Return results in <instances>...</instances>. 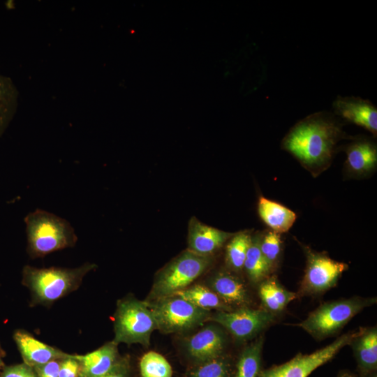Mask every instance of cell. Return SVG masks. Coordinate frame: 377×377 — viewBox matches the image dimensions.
I'll return each instance as SVG.
<instances>
[{
	"label": "cell",
	"mask_w": 377,
	"mask_h": 377,
	"mask_svg": "<svg viewBox=\"0 0 377 377\" xmlns=\"http://www.w3.org/2000/svg\"><path fill=\"white\" fill-rule=\"evenodd\" d=\"M0 377H37L33 367L25 363L5 367Z\"/></svg>",
	"instance_id": "31"
},
{
	"label": "cell",
	"mask_w": 377,
	"mask_h": 377,
	"mask_svg": "<svg viewBox=\"0 0 377 377\" xmlns=\"http://www.w3.org/2000/svg\"><path fill=\"white\" fill-rule=\"evenodd\" d=\"M101 377H133L131 357L128 355L121 356L113 367Z\"/></svg>",
	"instance_id": "29"
},
{
	"label": "cell",
	"mask_w": 377,
	"mask_h": 377,
	"mask_svg": "<svg viewBox=\"0 0 377 377\" xmlns=\"http://www.w3.org/2000/svg\"><path fill=\"white\" fill-rule=\"evenodd\" d=\"M213 263L212 256L198 255L188 249L183 251L156 273L145 300L154 301L186 288L207 272Z\"/></svg>",
	"instance_id": "4"
},
{
	"label": "cell",
	"mask_w": 377,
	"mask_h": 377,
	"mask_svg": "<svg viewBox=\"0 0 377 377\" xmlns=\"http://www.w3.org/2000/svg\"><path fill=\"white\" fill-rule=\"evenodd\" d=\"M251 236L245 232L235 233L226 246L225 261L228 270L239 273L243 270Z\"/></svg>",
	"instance_id": "26"
},
{
	"label": "cell",
	"mask_w": 377,
	"mask_h": 377,
	"mask_svg": "<svg viewBox=\"0 0 377 377\" xmlns=\"http://www.w3.org/2000/svg\"><path fill=\"white\" fill-rule=\"evenodd\" d=\"M18 96L19 91L13 80L0 74V138L15 114Z\"/></svg>",
	"instance_id": "24"
},
{
	"label": "cell",
	"mask_w": 377,
	"mask_h": 377,
	"mask_svg": "<svg viewBox=\"0 0 377 377\" xmlns=\"http://www.w3.org/2000/svg\"><path fill=\"white\" fill-rule=\"evenodd\" d=\"M274 319L275 314L265 309L244 307L212 312L207 322L219 324L236 341L244 342L256 338Z\"/></svg>",
	"instance_id": "10"
},
{
	"label": "cell",
	"mask_w": 377,
	"mask_h": 377,
	"mask_svg": "<svg viewBox=\"0 0 377 377\" xmlns=\"http://www.w3.org/2000/svg\"><path fill=\"white\" fill-rule=\"evenodd\" d=\"M279 233L269 231L260 239V249L263 256L272 268L276 263L281 249Z\"/></svg>",
	"instance_id": "28"
},
{
	"label": "cell",
	"mask_w": 377,
	"mask_h": 377,
	"mask_svg": "<svg viewBox=\"0 0 377 377\" xmlns=\"http://www.w3.org/2000/svg\"><path fill=\"white\" fill-rule=\"evenodd\" d=\"M228 344L227 332L209 321L182 337L180 349L191 366L226 353Z\"/></svg>",
	"instance_id": "8"
},
{
	"label": "cell",
	"mask_w": 377,
	"mask_h": 377,
	"mask_svg": "<svg viewBox=\"0 0 377 377\" xmlns=\"http://www.w3.org/2000/svg\"><path fill=\"white\" fill-rule=\"evenodd\" d=\"M235 361L227 353L213 359L191 365L184 377H233Z\"/></svg>",
	"instance_id": "23"
},
{
	"label": "cell",
	"mask_w": 377,
	"mask_h": 377,
	"mask_svg": "<svg viewBox=\"0 0 377 377\" xmlns=\"http://www.w3.org/2000/svg\"><path fill=\"white\" fill-rule=\"evenodd\" d=\"M80 362L79 377H101L108 373L121 357L118 345L113 341L85 355H76Z\"/></svg>",
	"instance_id": "16"
},
{
	"label": "cell",
	"mask_w": 377,
	"mask_h": 377,
	"mask_svg": "<svg viewBox=\"0 0 377 377\" xmlns=\"http://www.w3.org/2000/svg\"><path fill=\"white\" fill-rule=\"evenodd\" d=\"M376 302V297H362L327 302L311 311L297 325L320 341L339 333L355 316Z\"/></svg>",
	"instance_id": "6"
},
{
	"label": "cell",
	"mask_w": 377,
	"mask_h": 377,
	"mask_svg": "<svg viewBox=\"0 0 377 377\" xmlns=\"http://www.w3.org/2000/svg\"><path fill=\"white\" fill-rule=\"evenodd\" d=\"M338 377H355V376L348 372H343L339 374Z\"/></svg>",
	"instance_id": "34"
},
{
	"label": "cell",
	"mask_w": 377,
	"mask_h": 377,
	"mask_svg": "<svg viewBox=\"0 0 377 377\" xmlns=\"http://www.w3.org/2000/svg\"><path fill=\"white\" fill-rule=\"evenodd\" d=\"M344 135L339 119L320 111L297 122L284 137L281 147L306 168L323 170L330 165L336 145Z\"/></svg>",
	"instance_id": "1"
},
{
	"label": "cell",
	"mask_w": 377,
	"mask_h": 377,
	"mask_svg": "<svg viewBox=\"0 0 377 377\" xmlns=\"http://www.w3.org/2000/svg\"><path fill=\"white\" fill-rule=\"evenodd\" d=\"M232 309L250 307L252 299L244 282L234 272L221 269L212 274L204 283Z\"/></svg>",
	"instance_id": "12"
},
{
	"label": "cell",
	"mask_w": 377,
	"mask_h": 377,
	"mask_svg": "<svg viewBox=\"0 0 377 377\" xmlns=\"http://www.w3.org/2000/svg\"><path fill=\"white\" fill-rule=\"evenodd\" d=\"M13 339L24 363L31 367L53 360H61L71 355L40 341L24 330H15Z\"/></svg>",
	"instance_id": "15"
},
{
	"label": "cell",
	"mask_w": 377,
	"mask_h": 377,
	"mask_svg": "<svg viewBox=\"0 0 377 377\" xmlns=\"http://www.w3.org/2000/svg\"><path fill=\"white\" fill-rule=\"evenodd\" d=\"M80 362L76 355L61 360L59 377H79Z\"/></svg>",
	"instance_id": "30"
},
{
	"label": "cell",
	"mask_w": 377,
	"mask_h": 377,
	"mask_svg": "<svg viewBox=\"0 0 377 377\" xmlns=\"http://www.w3.org/2000/svg\"><path fill=\"white\" fill-rule=\"evenodd\" d=\"M230 233L209 226L193 216L188 222V249L204 256H212L232 236Z\"/></svg>",
	"instance_id": "14"
},
{
	"label": "cell",
	"mask_w": 377,
	"mask_h": 377,
	"mask_svg": "<svg viewBox=\"0 0 377 377\" xmlns=\"http://www.w3.org/2000/svg\"><path fill=\"white\" fill-rule=\"evenodd\" d=\"M113 341L119 345L138 343L148 348L152 332L157 330L153 313L145 300L133 295L119 300L113 316Z\"/></svg>",
	"instance_id": "5"
},
{
	"label": "cell",
	"mask_w": 377,
	"mask_h": 377,
	"mask_svg": "<svg viewBox=\"0 0 377 377\" xmlns=\"http://www.w3.org/2000/svg\"><path fill=\"white\" fill-rule=\"evenodd\" d=\"M27 252L31 258H43L52 252L73 247L77 237L66 219L36 209L24 217Z\"/></svg>",
	"instance_id": "3"
},
{
	"label": "cell",
	"mask_w": 377,
	"mask_h": 377,
	"mask_svg": "<svg viewBox=\"0 0 377 377\" xmlns=\"http://www.w3.org/2000/svg\"><path fill=\"white\" fill-rule=\"evenodd\" d=\"M139 369L142 377H172V369L167 359L156 351H149L140 358Z\"/></svg>",
	"instance_id": "27"
},
{
	"label": "cell",
	"mask_w": 377,
	"mask_h": 377,
	"mask_svg": "<svg viewBox=\"0 0 377 377\" xmlns=\"http://www.w3.org/2000/svg\"><path fill=\"white\" fill-rule=\"evenodd\" d=\"M258 295L265 309L274 314L282 311L297 297V293L283 288L274 276L260 283Z\"/></svg>",
	"instance_id": "20"
},
{
	"label": "cell",
	"mask_w": 377,
	"mask_h": 377,
	"mask_svg": "<svg viewBox=\"0 0 377 377\" xmlns=\"http://www.w3.org/2000/svg\"><path fill=\"white\" fill-rule=\"evenodd\" d=\"M368 377H376V372L369 375Z\"/></svg>",
	"instance_id": "35"
},
{
	"label": "cell",
	"mask_w": 377,
	"mask_h": 377,
	"mask_svg": "<svg viewBox=\"0 0 377 377\" xmlns=\"http://www.w3.org/2000/svg\"><path fill=\"white\" fill-rule=\"evenodd\" d=\"M3 356H4V352L0 346V374L1 373V371L5 367L4 362L3 360Z\"/></svg>",
	"instance_id": "33"
},
{
	"label": "cell",
	"mask_w": 377,
	"mask_h": 377,
	"mask_svg": "<svg viewBox=\"0 0 377 377\" xmlns=\"http://www.w3.org/2000/svg\"><path fill=\"white\" fill-rule=\"evenodd\" d=\"M264 338L259 336L246 345L235 361L233 377H259Z\"/></svg>",
	"instance_id": "22"
},
{
	"label": "cell",
	"mask_w": 377,
	"mask_h": 377,
	"mask_svg": "<svg viewBox=\"0 0 377 377\" xmlns=\"http://www.w3.org/2000/svg\"><path fill=\"white\" fill-rule=\"evenodd\" d=\"M97 265L85 263L75 268H37L25 265L22 283L30 292V306H52L56 301L76 290L84 277Z\"/></svg>",
	"instance_id": "2"
},
{
	"label": "cell",
	"mask_w": 377,
	"mask_h": 377,
	"mask_svg": "<svg viewBox=\"0 0 377 377\" xmlns=\"http://www.w3.org/2000/svg\"><path fill=\"white\" fill-rule=\"evenodd\" d=\"M334 114L377 135V108L369 100L355 96H338L332 103Z\"/></svg>",
	"instance_id": "13"
},
{
	"label": "cell",
	"mask_w": 377,
	"mask_h": 377,
	"mask_svg": "<svg viewBox=\"0 0 377 377\" xmlns=\"http://www.w3.org/2000/svg\"><path fill=\"white\" fill-rule=\"evenodd\" d=\"M359 330L344 334L330 344L310 354L299 353L290 360L261 371L259 377H308L330 361L345 346L350 345Z\"/></svg>",
	"instance_id": "9"
},
{
	"label": "cell",
	"mask_w": 377,
	"mask_h": 377,
	"mask_svg": "<svg viewBox=\"0 0 377 377\" xmlns=\"http://www.w3.org/2000/svg\"><path fill=\"white\" fill-rule=\"evenodd\" d=\"M207 311H230L233 310L205 284L195 283L174 294Z\"/></svg>",
	"instance_id": "21"
},
{
	"label": "cell",
	"mask_w": 377,
	"mask_h": 377,
	"mask_svg": "<svg viewBox=\"0 0 377 377\" xmlns=\"http://www.w3.org/2000/svg\"><path fill=\"white\" fill-rule=\"evenodd\" d=\"M147 302L157 330L165 334H188L207 323L212 313L175 295Z\"/></svg>",
	"instance_id": "7"
},
{
	"label": "cell",
	"mask_w": 377,
	"mask_h": 377,
	"mask_svg": "<svg viewBox=\"0 0 377 377\" xmlns=\"http://www.w3.org/2000/svg\"><path fill=\"white\" fill-rule=\"evenodd\" d=\"M306 252V266L299 294L306 296L323 294L337 285L348 265L334 260L323 253L309 249Z\"/></svg>",
	"instance_id": "11"
},
{
	"label": "cell",
	"mask_w": 377,
	"mask_h": 377,
	"mask_svg": "<svg viewBox=\"0 0 377 377\" xmlns=\"http://www.w3.org/2000/svg\"><path fill=\"white\" fill-rule=\"evenodd\" d=\"M61 360H53L34 368L37 377H59Z\"/></svg>",
	"instance_id": "32"
},
{
	"label": "cell",
	"mask_w": 377,
	"mask_h": 377,
	"mask_svg": "<svg viewBox=\"0 0 377 377\" xmlns=\"http://www.w3.org/2000/svg\"><path fill=\"white\" fill-rule=\"evenodd\" d=\"M258 211L264 223L279 234L288 231L297 217L290 209L263 196L259 198Z\"/></svg>",
	"instance_id": "19"
},
{
	"label": "cell",
	"mask_w": 377,
	"mask_h": 377,
	"mask_svg": "<svg viewBox=\"0 0 377 377\" xmlns=\"http://www.w3.org/2000/svg\"><path fill=\"white\" fill-rule=\"evenodd\" d=\"M351 345L361 377H368L377 369L376 327L362 328Z\"/></svg>",
	"instance_id": "17"
},
{
	"label": "cell",
	"mask_w": 377,
	"mask_h": 377,
	"mask_svg": "<svg viewBox=\"0 0 377 377\" xmlns=\"http://www.w3.org/2000/svg\"><path fill=\"white\" fill-rule=\"evenodd\" d=\"M346 166L356 175L367 174L374 170L377 163L376 144L368 139H357L344 147Z\"/></svg>",
	"instance_id": "18"
},
{
	"label": "cell",
	"mask_w": 377,
	"mask_h": 377,
	"mask_svg": "<svg viewBox=\"0 0 377 377\" xmlns=\"http://www.w3.org/2000/svg\"><path fill=\"white\" fill-rule=\"evenodd\" d=\"M260 239L258 236L251 237L244 263L243 269L253 283H260L267 279L272 269L261 253Z\"/></svg>",
	"instance_id": "25"
}]
</instances>
